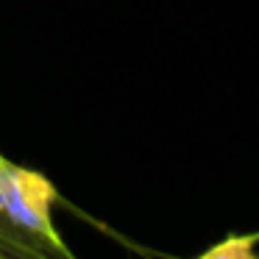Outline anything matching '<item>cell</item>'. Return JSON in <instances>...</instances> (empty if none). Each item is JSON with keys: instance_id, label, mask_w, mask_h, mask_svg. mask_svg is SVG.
I'll list each match as a JSON object with an SVG mask.
<instances>
[{"instance_id": "obj_2", "label": "cell", "mask_w": 259, "mask_h": 259, "mask_svg": "<svg viewBox=\"0 0 259 259\" xmlns=\"http://www.w3.org/2000/svg\"><path fill=\"white\" fill-rule=\"evenodd\" d=\"M198 259H259L256 256V237L234 234L220 240L209 251H203Z\"/></svg>"}, {"instance_id": "obj_3", "label": "cell", "mask_w": 259, "mask_h": 259, "mask_svg": "<svg viewBox=\"0 0 259 259\" xmlns=\"http://www.w3.org/2000/svg\"><path fill=\"white\" fill-rule=\"evenodd\" d=\"M0 259H14V256H12V253H9V251H6V248H3V242H0Z\"/></svg>"}, {"instance_id": "obj_1", "label": "cell", "mask_w": 259, "mask_h": 259, "mask_svg": "<svg viewBox=\"0 0 259 259\" xmlns=\"http://www.w3.org/2000/svg\"><path fill=\"white\" fill-rule=\"evenodd\" d=\"M56 187L0 153V242L14 259H75L53 223Z\"/></svg>"}]
</instances>
